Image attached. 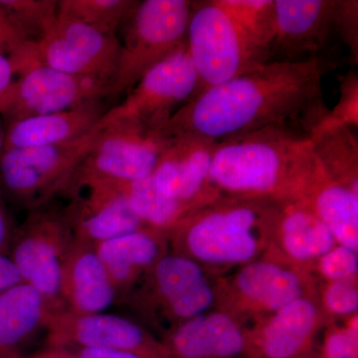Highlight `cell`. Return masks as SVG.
Returning <instances> with one entry per match:
<instances>
[{"instance_id":"cell-1","label":"cell","mask_w":358,"mask_h":358,"mask_svg":"<svg viewBox=\"0 0 358 358\" xmlns=\"http://www.w3.org/2000/svg\"><path fill=\"white\" fill-rule=\"evenodd\" d=\"M331 53L299 61H268L197 94L160 131L222 141L268 127L310 134L329 117L322 80L338 67Z\"/></svg>"},{"instance_id":"cell-22","label":"cell","mask_w":358,"mask_h":358,"mask_svg":"<svg viewBox=\"0 0 358 358\" xmlns=\"http://www.w3.org/2000/svg\"><path fill=\"white\" fill-rule=\"evenodd\" d=\"M307 196L310 208L329 227L341 246L357 252L358 195L357 188L341 185L320 173Z\"/></svg>"},{"instance_id":"cell-31","label":"cell","mask_w":358,"mask_h":358,"mask_svg":"<svg viewBox=\"0 0 358 358\" xmlns=\"http://www.w3.org/2000/svg\"><path fill=\"white\" fill-rule=\"evenodd\" d=\"M327 120L357 129L358 78L357 73L350 71L341 81L338 103L333 110H331Z\"/></svg>"},{"instance_id":"cell-21","label":"cell","mask_w":358,"mask_h":358,"mask_svg":"<svg viewBox=\"0 0 358 358\" xmlns=\"http://www.w3.org/2000/svg\"><path fill=\"white\" fill-rule=\"evenodd\" d=\"M51 313L43 296L26 282L0 294V358L22 355V348L45 329Z\"/></svg>"},{"instance_id":"cell-15","label":"cell","mask_w":358,"mask_h":358,"mask_svg":"<svg viewBox=\"0 0 358 358\" xmlns=\"http://www.w3.org/2000/svg\"><path fill=\"white\" fill-rule=\"evenodd\" d=\"M64 215L75 241L93 245L145 227L115 183L86 186L72 195Z\"/></svg>"},{"instance_id":"cell-11","label":"cell","mask_w":358,"mask_h":358,"mask_svg":"<svg viewBox=\"0 0 358 358\" xmlns=\"http://www.w3.org/2000/svg\"><path fill=\"white\" fill-rule=\"evenodd\" d=\"M110 82L75 76L48 66L32 64L18 75L0 98L4 126L109 99Z\"/></svg>"},{"instance_id":"cell-27","label":"cell","mask_w":358,"mask_h":358,"mask_svg":"<svg viewBox=\"0 0 358 358\" xmlns=\"http://www.w3.org/2000/svg\"><path fill=\"white\" fill-rule=\"evenodd\" d=\"M136 3L133 0H59L58 16L115 34Z\"/></svg>"},{"instance_id":"cell-30","label":"cell","mask_w":358,"mask_h":358,"mask_svg":"<svg viewBox=\"0 0 358 358\" xmlns=\"http://www.w3.org/2000/svg\"><path fill=\"white\" fill-rule=\"evenodd\" d=\"M30 45L31 43L0 4V55L13 61L16 72L25 60Z\"/></svg>"},{"instance_id":"cell-12","label":"cell","mask_w":358,"mask_h":358,"mask_svg":"<svg viewBox=\"0 0 358 358\" xmlns=\"http://www.w3.org/2000/svg\"><path fill=\"white\" fill-rule=\"evenodd\" d=\"M120 53L121 42L115 33L58 16L43 38L31 44L26 68L48 66L75 76L105 80L112 86Z\"/></svg>"},{"instance_id":"cell-8","label":"cell","mask_w":358,"mask_h":358,"mask_svg":"<svg viewBox=\"0 0 358 358\" xmlns=\"http://www.w3.org/2000/svg\"><path fill=\"white\" fill-rule=\"evenodd\" d=\"M270 199L251 197L225 202L183 223V239L193 256L210 263L245 262L255 255V229L280 215Z\"/></svg>"},{"instance_id":"cell-16","label":"cell","mask_w":358,"mask_h":358,"mask_svg":"<svg viewBox=\"0 0 358 358\" xmlns=\"http://www.w3.org/2000/svg\"><path fill=\"white\" fill-rule=\"evenodd\" d=\"M169 138L152 176L162 194L192 206L207 185L217 141L195 134Z\"/></svg>"},{"instance_id":"cell-5","label":"cell","mask_w":358,"mask_h":358,"mask_svg":"<svg viewBox=\"0 0 358 358\" xmlns=\"http://www.w3.org/2000/svg\"><path fill=\"white\" fill-rule=\"evenodd\" d=\"M95 138L48 147L4 148L0 155V196L21 208H42L64 194Z\"/></svg>"},{"instance_id":"cell-14","label":"cell","mask_w":358,"mask_h":358,"mask_svg":"<svg viewBox=\"0 0 358 358\" xmlns=\"http://www.w3.org/2000/svg\"><path fill=\"white\" fill-rule=\"evenodd\" d=\"M45 331L47 346L122 350L148 358H169L164 345L155 341L143 327L112 313H52Z\"/></svg>"},{"instance_id":"cell-23","label":"cell","mask_w":358,"mask_h":358,"mask_svg":"<svg viewBox=\"0 0 358 358\" xmlns=\"http://www.w3.org/2000/svg\"><path fill=\"white\" fill-rule=\"evenodd\" d=\"M315 317V306L305 299H298L278 310L264 331V355L267 358L296 357L310 338Z\"/></svg>"},{"instance_id":"cell-2","label":"cell","mask_w":358,"mask_h":358,"mask_svg":"<svg viewBox=\"0 0 358 358\" xmlns=\"http://www.w3.org/2000/svg\"><path fill=\"white\" fill-rule=\"evenodd\" d=\"M322 173L310 136L268 127L219 141L207 185L260 199L307 197Z\"/></svg>"},{"instance_id":"cell-39","label":"cell","mask_w":358,"mask_h":358,"mask_svg":"<svg viewBox=\"0 0 358 358\" xmlns=\"http://www.w3.org/2000/svg\"><path fill=\"white\" fill-rule=\"evenodd\" d=\"M14 358H77L72 350L64 348H54V346H47V348L34 353L31 355H20V357Z\"/></svg>"},{"instance_id":"cell-38","label":"cell","mask_w":358,"mask_h":358,"mask_svg":"<svg viewBox=\"0 0 358 358\" xmlns=\"http://www.w3.org/2000/svg\"><path fill=\"white\" fill-rule=\"evenodd\" d=\"M17 75L15 66L10 59L0 55V98L10 88Z\"/></svg>"},{"instance_id":"cell-10","label":"cell","mask_w":358,"mask_h":358,"mask_svg":"<svg viewBox=\"0 0 358 358\" xmlns=\"http://www.w3.org/2000/svg\"><path fill=\"white\" fill-rule=\"evenodd\" d=\"M275 36L271 61H299L331 53V39L345 44L353 20L352 1L275 0Z\"/></svg>"},{"instance_id":"cell-35","label":"cell","mask_w":358,"mask_h":358,"mask_svg":"<svg viewBox=\"0 0 358 358\" xmlns=\"http://www.w3.org/2000/svg\"><path fill=\"white\" fill-rule=\"evenodd\" d=\"M20 282L22 280L9 254H0V294Z\"/></svg>"},{"instance_id":"cell-18","label":"cell","mask_w":358,"mask_h":358,"mask_svg":"<svg viewBox=\"0 0 358 358\" xmlns=\"http://www.w3.org/2000/svg\"><path fill=\"white\" fill-rule=\"evenodd\" d=\"M103 101L13 122L6 127L4 148L48 147L80 140L95 129L109 110Z\"/></svg>"},{"instance_id":"cell-20","label":"cell","mask_w":358,"mask_h":358,"mask_svg":"<svg viewBox=\"0 0 358 358\" xmlns=\"http://www.w3.org/2000/svg\"><path fill=\"white\" fill-rule=\"evenodd\" d=\"M164 348L169 358H234L243 352L245 339L229 317L211 313L179 324Z\"/></svg>"},{"instance_id":"cell-28","label":"cell","mask_w":358,"mask_h":358,"mask_svg":"<svg viewBox=\"0 0 358 358\" xmlns=\"http://www.w3.org/2000/svg\"><path fill=\"white\" fill-rule=\"evenodd\" d=\"M220 3L271 57L277 31L275 0H220Z\"/></svg>"},{"instance_id":"cell-13","label":"cell","mask_w":358,"mask_h":358,"mask_svg":"<svg viewBox=\"0 0 358 358\" xmlns=\"http://www.w3.org/2000/svg\"><path fill=\"white\" fill-rule=\"evenodd\" d=\"M150 275L143 289H131L120 301L145 313L157 308L171 319L186 320L201 315L213 301L201 268L187 257L164 255Z\"/></svg>"},{"instance_id":"cell-6","label":"cell","mask_w":358,"mask_h":358,"mask_svg":"<svg viewBox=\"0 0 358 358\" xmlns=\"http://www.w3.org/2000/svg\"><path fill=\"white\" fill-rule=\"evenodd\" d=\"M169 138L129 122L95 128V138L65 193L94 183H124L147 178L155 171Z\"/></svg>"},{"instance_id":"cell-26","label":"cell","mask_w":358,"mask_h":358,"mask_svg":"<svg viewBox=\"0 0 358 358\" xmlns=\"http://www.w3.org/2000/svg\"><path fill=\"white\" fill-rule=\"evenodd\" d=\"M115 185L124 193L136 215L150 227L160 230L173 228L189 209L178 200L162 194L152 174L138 180Z\"/></svg>"},{"instance_id":"cell-24","label":"cell","mask_w":358,"mask_h":358,"mask_svg":"<svg viewBox=\"0 0 358 358\" xmlns=\"http://www.w3.org/2000/svg\"><path fill=\"white\" fill-rule=\"evenodd\" d=\"M282 243L296 260L324 256L334 248L333 233L310 207L296 206L280 216Z\"/></svg>"},{"instance_id":"cell-40","label":"cell","mask_w":358,"mask_h":358,"mask_svg":"<svg viewBox=\"0 0 358 358\" xmlns=\"http://www.w3.org/2000/svg\"><path fill=\"white\" fill-rule=\"evenodd\" d=\"M4 140H6V126L0 117V155L4 150Z\"/></svg>"},{"instance_id":"cell-19","label":"cell","mask_w":358,"mask_h":358,"mask_svg":"<svg viewBox=\"0 0 358 358\" xmlns=\"http://www.w3.org/2000/svg\"><path fill=\"white\" fill-rule=\"evenodd\" d=\"M160 229H141L96 244V254L105 266L117 294V303L136 286L141 275L152 270L164 257Z\"/></svg>"},{"instance_id":"cell-33","label":"cell","mask_w":358,"mask_h":358,"mask_svg":"<svg viewBox=\"0 0 358 358\" xmlns=\"http://www.w3.org/2000/svg\"><path fill=\"white\" fill-rule=\"evenodd\" d=\"M327 307L336 315H350L358 308V293L348 281H336L327 289L324 296Z\"/></svg>"},{"instance_id":"cell-34","label":"cell","mask_w":358,"mask_h":358,"mask_svg":"<svg viewBox=\"0 0 358 358\" xmlns=\"http://www.w3.org/2000/svg\"><path fill=\"white\" fill-rule=\"evenodd\" d=\"M326 358H357V324L345 331H336L327 339Z\"/></svg>"},{"instance_id":"cell-25","label":"cell","mask_w":358,"mask_h":358,"mask_svg":"<svg viewBox=\"0 0 358 358\" xmlns=\"http://www.w3.org/2000/svg\"><path fill=\"white\" fill-rule=\"evenodd\" d=\"M242 293L271 310H280L301 296V282L293 272L272 263L250 264L238 275Z\"/></svg>"},{"instance_id":"cell-4","label":"cell","mask_w":358,"mask_h":358,"mask_svg":"<svg viewBox=\"0 0 358 358\" xmlns=\"http://www.w3.org/2000/svg\"><path fill=\"white\" fill-rule=\"evenodd\" d=\"M192 1H136L122 21L121 53L109 99L129 92L155 65L186 42Z\"/></svg>"},{"instance_id":"cell-32","label":"cell","mask_w":358,"mask_h":358,"mask_svg":"<svg viewBox=\"0 0 358 358\" xmlns=\"http://www.w3.org/2000/svg\"><path fill=\"white\" fill-rule=\"evenodd\" d=\"M320 271L327 279L346 281L357 274L358 259L357 252L345 246L336 247L322 257Z\"/></svg>"},{"instance_id":"cell-9","label":"cell","mask_w":358,"mask_h":358,"mask_svg":"<svg viewBox=\"0 0 358 358\" xmlns=\"http://www.w3.org/2000/svg\"><path fill=\"white\" fill-rule=\"evenodd\" d=\"M199 85L185 42L145 73L124 102L108 110L98 124L129 122L160 134L171 117L196 95Z\"/></svg>"},{"instance_id":"cell-29","label":"cell","mask_w":358,"mask_h":358,"mask_svg":"<svg viewBox=\"0 0 358 358\" xmlns=\"http://www.w3.org/2000/svg\"><path fill=\"white\" fill-rule=\"evenodd\" d=\"M0 4L31 44L43 38L58 18L57 0H0Z\"/></svg>"},{"instance_id":"cell-7","label":"cell","mask_w":358,"mask_h":358,"mask_svg":"<svg viewBox=\"0 0 358 358\" xmlns=\"http://www.w3.org/2000/svg\"><path fill=\"white\" fill-rule=\"evenodd\" d=\"M74 236L63 211H30L14 231L9 256L21 280L43 296L52 313L64 310L61 279Z\"/></svg>"},{"instance_id":"cell-36","label":"cell","mask_w":358,"mask_h":358,"mask_svg":"<svg viewBox=\"0 0 358 358\" xmlns=\"http://www.w3.org/2000/svg\"><path fill=\"white\" fill-rule=\"evenodd\" d=\"M70 350H72L77 358H148L138 353L122 352V350H100V348H73Z\"/></svg>"},{"instance_id":"cell-17","label":"cell","mask_w":358,"mask_h":358,"mask_svg":"<svg viewBox=\"0 0 358 358\" xmlns=\"http://www.w3.org/2000/svg\"><path fill=\"white\" fill-rule=\"evenodd\" d=\"M66 312L76 315L105 313L117 303V294L93 245L74 241L61 279Z\"/></svg>"},{"instance_id":"cell-3","label":"cell","mask_w":358,"mask_h":358,"mask_svg":"<svg viewBox=\"0 0 358 358\" xmlns=\"http://www.w3.org/2000/svg\"><path fill=\"white\" fill-rule=\"evenodd\" d=\"M186 47L199 76L196 95L271 61L220 0L192 2Z\"/></svg>"},{"instance_id":"cell-37","label":"cell","mask_w":358,"mask_h":358,"mask_svg":"<svg viewBox=\"0 0 358 358\" xmlns=\"http://www.w3.org/2000/svg\"><path fill=\"white\" fill-rule=\"evenodd\" d=\"M15 228H13L3 199L0 196V254H8Z\"/></svg>"}]
</instances>
